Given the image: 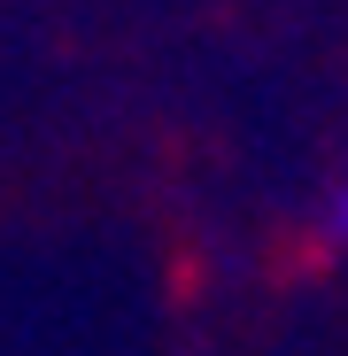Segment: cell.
<instances>
[{
	"label": "cell",
	"mask_w": 348,
	"mask_h": 356,
	"mask_svg": "<svg viewBox=\"0 0 348 356\" xmlns=\"http://www.w3.org/2000/svg\"><path fill=\"white\" fill-rule=\"evenodd\" d=\"M333 225H340V241H348V186H340V209H333Z\"/></svg>",
	"instance_id": "cell-1"
}]
</instances>
